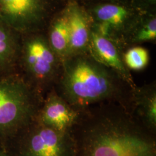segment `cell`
<instances>
[{
    "label": "cell",
    "mask_w": 156,
    "mask_h": 156,
    "mask_svg": "<svg viewBox=\"0 0 156 156\" xmlns=\"http://www.w3.org/2000/svg\"><path fill=\"white\" fill-rule=\"evenodd\" d=\"M92 31L111 39L122 50L124 38L140 12L131 4L101 1L86 9Z\"/></svg>",
    "instance_id": "cell-7"
},
{
    "label": "cell",
    "mask_w": 156,
    "mask_h": 156,
    "mask_svg": "<svg viewBox=\"0 0 156 156\" xmlns=\"http://www.w3.org/2000/svg\"><path fill=\"white\" fill-rule=\"evenodd\" d=\"M76 156H156L155 133L131 104L109 102L79 112L69 129Z\"/></svg>",
    "instance_id": "cell-1"
},
{
    "label": "cell",
    "mask_w": 156,
    "mask_h": 156,
    "mask_svg": "<svg viewBox=\"0 0 156 156\" xmlns=\"http://www.w3.org/2000/svg\"><path fill=\"white\" fill-rule=\"evenodd\" d=\"M8 156H13V155H12V154H9L8 152Z\"/></svg>",
    "instance_id": "cell-19"
},
{
    "label": "cell",
    "mask_w": 156,
    "mask_h": 156,
    "mask_svg": "<svg viewBox=\"0 0 156 156\" xmlns=\"http://www.w3.org/2000/svg\"><path fill=\"white\" fill-rule=\"evenodd\" d=\"M123 60L129 70L141 71L145 69L149 62V53L144 47L134 46L123 53Z\"/></svg>",
    "instance_id": "cell-15"
},
{
    "label": "cell",
    "mask_w": 156,
    "mask_h": 156,
    "mask_svg": "<svg viewBox=\"0 0 156 156\" xmlns=\"http://www.w3.org/2000/svg\"><path fill=\"white\" fill-rule=\"evenodd\" d=\"M21 35L0 19V75L17 73Z\"/></svg>",
    "instance_id": "cell-11"
},
{
    "label": "cell",
    "mask_w": 156,
    "mask_h": 156,
    "mask_svg": "<svg viewBox=\"0 0 156 156\" xmlns=\"http://www.w3.org/2000/svg\"><path fill=\"white\" fill-rule=\"evenodd\" d=\"M156 39V12H140L125 35L124 44H140Z\"/></svg>",
    "instance_id": "cell-14"
},
{
    "label": "cell",
    "mask_w": 156,
    "mask_h": 156,
    "mask_svg": "<svg viewBox=\"0 0 156 156\" xmlns=\"http://www.w3.org/2000/svg\"><path fill=\"white\" fill-rule=\"evenodd\" d=\"M73 1H77V2H78V0H73ZM80 1H83V0H80Z\"/></svg>",
    "instance_id": "cell-20"
},
{
    "label": "cell",
    "mask_w": 156,
    "mask_h": 156,
    "mask_svg": "<svg viewBox=\"0 0 156 156\" xmlns=\"http://www.w3.org/2000/svg\"><path fill=\"white\" fill-rule=\"evenodd\" d=\"M62 69L45 31L22 34L17 73L44 98L55 87Z\"/></svg>",
    "instance_id": "cell-4"
},
{
    "label": "cell",
    "mask_w": 156,
    "mask_h": 156,
    "mask_svg": "<svg viewBox=\"0 0 156 156\" xmlns=\"http://www.w3.org/2000/svg\"><path fill=\"white\" fill-rule=\"evenodd\" d=\"M130 4L140 12H156V0H131Z\"/></svg>",
    "instance_id": "cell-16"
},
{
    "label": "cell",
    "mask_w": 156,
    "mask_h": 156,
    "mask_svg": "<svg viewBox=\"0 0 156 156\" xmlns=\"http://www.w3.org/2000/svg\"><path fill=\"white\" fill-rule=\"evenodd\" d=\"M5 147L15 156H76V146L70 131H58L36 119Z\"/></svg>",
    "instance_id": "cell-5"
},
{
    "label": "cell",
    "mask_w": 156,
    "mask_h": 156,
    "mask_svg": "<svg viewBox=\"0 0 156 156\" xmlns=\"http://www.w3.org/2000/svg\"><path fill=\"white\" fill-rule=\"evenodd\" d=\"M79 112L69 106L55 87L45 96L36 119L58 131H68L76 122Z\"/></svg>",
    "instance_id": "cell-8"
},
{
    "label": "cell",
    "mask_w": 156,
    "mask_h": 156,
    "mask_svg": "<svg viewBox=\"0 0 156 156\" xmlns=\"http://www.w3.org/2000/svg\"><path fill=\"white\" fill-rule=\"evenodd\" d=\"M8 151L4 144L0 142V156H8Z\"/></svg>",
    "instance_id": "cell-17"
},
{
    "label": "cell",
    "mask_w": 156,
    "mask_h": 156,
    "mask_svg": "<svg viewBox=\"0 0 156 156\" xmlns=\"http://www.w3.org/2000/svg\"><path fill=\"white\" fill-rule=\"evenodd\" d=\"M102 1H106V2H117L125 4H130L131 0H101Z\"/></svg>",
    "instance_id": "cell-18"
},
{
    "label": "cell",
    "mask_w": 156,
    "mask_h": 156,
    "mask_svg": "<svg viewBox=\"0 0 156 156\" xmlns=\"http://www.w3.org/2000/svg\"><path fill=\"white\" fill-rule=\"evenodd\" d=\"M45 33L51 48L62 62L69 56V31L65 9L58 11L50 19Z\"/></svg>",
    "instance_id": "cell-13"
},
{
    "label": "cell",
    "mask_w": 156,
    "mask_h": 156,
    "mask_svg": "<svg viewBox=\"0 0 156 156\" xmlns=\"http://www.w3.org/2000/svg\"><path fill=\"white\" fill-rule=\"evenodd\" d=\"M44 97L18 73L0 75V142L5 145L34 121Z\"/></svg>",
    "instance_id": "cell-3"
},
{
    "label": "cell",
    "mask_w": 156,
    "mask_h": 156,
    "mask_svg": "<svg viewBox=\"0 0 156 156\" xmlns=\"http://www.w3.org/2000/svg\"><path fill=\"white\" fill-rule=\"evenodd\" d=\"M64 9L69 31L68 57L89 53L92 26L87 12L78 2L73 0Z\"/></svg>",
    "instance_id": "cell-10"
},
{
    "label": "cell",
    "mask_w": 156,
    "mask_h": 156,
    "mask_svg": "<svg viewBox=\"0 0 156 156\" xmlns=\"http://www.w3.org/2000/svg\"><path fill=\"white\" fill-rule=\"evenodd\" d=\"M89 53L96 61L116 73L132 89L135 88L133 78L123 62L122 50L115 42L91 31Z\"/></svg>",
    "instance_id": "cell-9"
},
{
    "label": "cell",
    "mask_w": 156,
    "mask_h": 156,
    "mask_svg": "<svg viewBox=\"0 0 156 156\" xmlns=\"http://www.w3.org/2000/svg\"><path fill=\"white\" fill-rule=\"evenodd\" d=\"M55 89L78 112L105 102L133 103L134 89L89 53L71 56L62 62Z\"/></svg>",
    "instance_id": "cell-2"
},
{
    "label": "cell",
    "mask_w": 156,
    "mask_h": 156,
    "mask_svg": "<svg viewBox=\"0 0 156 156\" xmlns=\"http://www.w3.org/2000/svg\"><path fill=\"white\" fill-rule=\"evenodd\" d=\"M58 0H0V19L21 34L45 31Z\"/></svg>",
    "instance_id": "cell-6"
},
{
    "label": "cell",
    "mask_w": 156,
    "mask_h": 156,
    "mask_svg": "<svg viewBox=\"0 0 156 156\" xmlns=\"http://www.w3.org/2000/svg\"><path fill=\"white\" fill-rule=\"evenodd\" d=\"M134 113L145 126L155 133L156 129V84H145L133 90Z\"/></svg>",
    "instance_id": "cell-12"
}]
</instances>
